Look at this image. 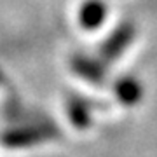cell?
Returning a JSON list of instances; mask_svg holds the SVG:
<instances>
[{"instance_id": "1", "label": "cell", "mask_w": 157, "mask_h": 157, "mask_svg": "<svg viewBox=\"0 0 157 157\" xmlns=\"http://www.w3.org/2000/svg\"><path fill=\"white\" fill-rule=\"evenodd\" d=\"M135 25H131V23L119 25L112 32V35L101 44V58L105 61H112V59L119 58L124 52V49L131 44V40L135 39Z\"/></svg>"}, {"instance_id": "2", "label": "cell", "mask_w": 157, "mask_h": 157, "mask_svg": "<svg viewBox=\"0 0 157 157\" xmlns=\"http://www.w3.org/2000/svg\"><path fill=\"white\" fill-rule=\"evenodd\" d=\"M58 136V129L49 124V126H42V128H26L21 131H14L4 136V143L9 147H26L32 143H39L44 140H51Z\"/></svg>"}, {"instance_id": "3", "label": "cell", "mask_w": 157, "mask_h": 157, "mask_svg": "<svg viewBox=\"0 0 157 157\" xmlns=\"http://www.w3.org/2000/svg\"><path fill=\"white\" fill-rule=\"evenodd\" d=\"M72 68L75 70V73H78L82 78H86L91 84L100 86L107 80V70L101 63L94 61L87 56H75L72 59Z\"/></svg>"}, {"instance_id": "4", "label": "cell", "mask_w": 157, "mask_h": 157, "mask_svg": "<svg viewBox=\"0 0 157 157\" xmlns=\"http://www.w3.org/2000/svg\"><path fill=\"white\" fill-rule=\"evenodd\" d=\"M113 91H115V96L117 100L124 105H136L138 101L141 100L143 96V87H141L140 80H136L135 77H122L119 78L115 86H113Z\"/></svg>"}, {"instance_id": "5", "label": "cell", "mask_w": 157, "mask_h": 157, "mask_svg": "<svg viewBox=\"0 0 157 157\" xmlns=\"http://www.w3.org/2000/svg\"><path fill=\"white\" fill-rule=\"evenodd\" d=\"M80 25L87 30L98 28L107 17V6L101 0H87L80 9Z\"/></svg>"}, {"instance_id": "6", "label": "cell", "mask_w": 157, "mask_h": 157, "mask_svg": "<svg viewBox=\"0 0 157 157\" xmlns=\"http://www.w3.org/2000/svg\"><path fill=\"white\" fill-rule=\"evenodd\" d=\"M68 115L73 126L77 128H87L91 124V108L87 101L82 98H70L68 100Z\"/></svg>"}]
</instances>
